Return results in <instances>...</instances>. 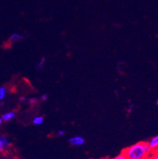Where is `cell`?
<instances>
[{
  "mask_svg": "<svg viewBox=\"0 0 158 159\" xmlns=\"http://www.w3.org/2000/svg\"><path fill=\"white\" fill-rule=\"evenodd\" d=\"M48 95H47V94H44V95H41V97H40V99H41V100L43 101H46L47 99H48Z\"/></svg>",
  "mask_w": 158,
  "mask_h": 159,
  "instance_id": "cell-13",
  "label": "cell"
},
{
  "mask_svg": "<svg viewBox=\"0 0 158 159\" xmlns=\"http://www.w3.org/2000/svg\"><path fill=\"white\" fill-rule=\"evenodd\" d=\"M149 159H158V150L154 151V153L149 157Z\"/></svg>",
  "mask_w": 158,
  "mask_h": 159,
  "instance_id": "cell-11",
  "label": "cell"
},
{
  "mask_svg": "<svg viewBox=\"0 0 158 159\" xmlns=\"http://www.w3.org/2000/svg\"><path fill=\"white\" fill-rule=\"evenodd\" d=\"M25 100H26V98H25V97H21V98H20V101H21V102H24Z\"/></svg>",
  "mask_w": 158,
  "mask_h": 159,
  "instance_id": "cell-16",
  "label": "cell"
},
{
  "mask_svg": "<svg viewBox=\"0 0 158 159\" xmlns=\"http://www.w3.org/2000/svg\"><path fill=\"white\" fill-rule=\"evenodd\" d=\"M11 145L10 141H8L7 137L1 136L0 137V151L3 152L6 149H7Z\"/></svg>",
  "mask_w": 158,
  "mask_h": 159,
  "instance_id": "cell-3",
  "label": "cell"
},
{
  "mask_svg": "<svg viewBox=\"0 0 158 159\" xmlns=\"http://www.w3.org/2000/svg\"><path fill=\"white\" fill-rule=\"evenodd\" d=\"M7 94V89L4 87H0V100H2V99L5 98Z\"/></svg>",
  "mask_w": 158,
  "mask_h": 159,
  "instance_id": "cell-9",
  "label": "cell"
},
{
  "mask_svg": "<svg viewBox=\"0 0 158 159\" xmlns=\"http://www.w3.org/2000/svg\"><path fill=\"white\" fill-rule=\"evenodd\" d=\"M28 101H29L30 104H35L37 102V99L36 98H30V99H28Z\"/></svg>",
  "mask_w": 158,
  "mask_h": 159,
  "instance_id": "cell-12",
  "label": "cell"
},
{
  "mask_svg": "<svg viewBox=\"0 0 158 159\" xmlns=\"http://www.w3.org/2000/svg\"><path fill=\"white\" fill-rule=\"evenodd\" d=\"M44 123V118L42 116H37L34 117L33 120H32V124L35 125H41Z\"/></svg>",
  "mask_w": 158,
  "mask_h": 159,
  "instance_id": "cell-7",
  "label": "cell"
},
{
  "mask_svg": "<svg viewBox=\"0 0 158 159\" xmlns=\"http://www.w3.org/2000/svg\"><path fill=\"white\" fill-rule=\"evenodd\" d=\"M148 145L151 147L152 151H156L158 150V135L155 136L148 141Z\"/></svg>",
  "mask_w": 158,
  "mask_h": 159,
  "instance_id": "cell-4",
  "label": "cell"
},
{
  "mask_svg": "<svg viewBox=\"0 0 158 159\" xmlns=\"http://www.w3.org/2000/svg\"><path fill=\"white\" fill-rule=\"evenodd\" d=\"M112 159H128V158H127V157L125 156V154H124V153H120V155L113 157Z\"/></svg>",
  "mask_w": 158,
  "mask_h": 159,
  "instance_id": "cell-10",
  "label": "cell"
},
{
  "mask_svg": "<svg viewBox=\"0 0 158 159\" xmlns=\"http://www.w3.org/2000/svg\"><path fill=\"white\" fill-rule=\"evenodd\" d=\"M24 36L23 35L20 34L18 32H14L12 33L11 36H10V40L11 42H19L20 40H24Z\"/></svg>",
  "mask_w": 158,
  "mask_h": 159,
  "instance_id": "cell-5",
  "label": "cell"
},
{
  "mask_svg": "<svg viewBox=\"0 0 158 159\" xmlns=\"http://www.w3.org/2000/svg\"><path fill=\"white\" fill-rule=\"evenodd\" d=\"M44 64H45V58L44 57H41L40 61L36 65V70L39 71L43 70V68L44 66Z\"/></svg>",
  "mask_w": 158,
  "mask_h": 159,
  "instance_id": "cell-8",
  "label": "cell"
},
{
  "mask_svg": "<svg viewBox=\"0 0 158 159\" xmlns=\"http://www.w3.org/2000/svg\"><path fill=\"white\" fill-rule=\"evenodd\" d=\"M156 105H157V106H158V99H156Z\"/></svg>",
  "mask_w": 158,
  "mask_h": 159,
  "instance_id": "cell-17",
  "label": "cell"
},
{
  "mask_svg": "<svg viewBox=\"0 0 158 159\" xmlns=\"http://www.w3.org/2000/svg\"><path fill=\"white\" fill-rule=\"evenodd\" d=\"M15 116H16V113L14 111H9V112L4 113L1 118L3 120V121H10L14 119Z\"/></svg>",
  "mask_w": 158,
  "mask_h": 159,
  "instance_id": "cell-6",
  "label": "cell"
},
{
  "mask_svg": "<svg viewBox=\"0 0 158 159\" xmlns=\"http://www.w3.org/2000/svg\"><path fill=\"white\" fill-rule=\"evenodd\" d=\"M132 107H133V104H131V105H130V107H129V108L128 109V112H131V111H132Z\"/></svg>",
  "mask_w": 158,
  "mask_h": 159,
  "instance_id": "cell-15",
  "label": "cell"
},
{
  "mask_svg": "<svg viewBox=\"0 0 158 159\" xmlns=\"http://www.w3.org/2000/svg\"><path fill=\"white\" fill-rule=\"evenodd\" d=\"M69 143L74 146H81L84 145L85 139L81 136H74L69 139Z\"/></svg>",
  "mask_w": 158,
  "mask_h": 159,
  "instance_id": "cell-2",
  "label": "cell"
},
{
  "mask_svg": "<svg viewBox=\"0 0 158 159\" xmlns=\"http://www.w3.org/2000/svg\"><path fill=\"white\" fill-rule=\"evenodd\" d=\"M152 150L148 142H138L131 145L123 151L128 159H146Z\"/></svg>",
  "mask_w": 158,
  "mask_h": 159,
  "instance_id": "cell-1",
  "label": "cell"
},
{
  "mask_svg": "<svg viewBox=\"0 0 158 159\" xmlns=\"http://www.w3.org/2000/svg\"><path fill=\"white\" fill-rule=\"evenodd\" d=\"M65 131L64 130H59V131L57 132V136H59V137H62V136L65 135Z\"/></svg>",
  "mask_w": 158,
  "mask_h": 159,
  "instance_id": "cell-14",
  "label": "cell"
}]
</instances>
